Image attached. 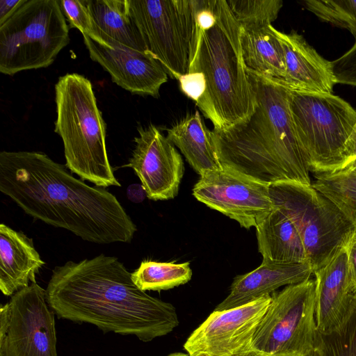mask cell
Instances as JSON below:
<instances>
[{
  "instance_id": "21",
  "label": "cell",
  "mask_w": 356,
  "mask_h": 356,
  "mask_svg": "<svg viewBox=\"0 0 356 356\" xmlns=\"http://www.w3.org/2000/svg\"><path fill=\"white\" fill-rule=\"evenodd\" d=\"M258 250L263 260L277 263L309 262L296 227L279 208H274L257 225Z\"/></svg>"
},
{
  "instance_id": "17",
  "label": "cell",
  "mask_w": 356,
  "mask_h": 356,
  "mask_svg": "<svg viewBox=\"0 0 356 356\" xmlns=\"http://www.w3.org/2000/svg\"><path fill=\"white\" fill-rule=\"evenodd\" d=\"M348 246L343 248L323 267L315 270L314 317L316 329L332 330L341 321L354 289Z\"/></svg>"
},
{
  "instance_id": "10",
  "label": "cell",
  "mask_w": 356,
  "mask_h": 356,
  "mask_svg": "<svg viewBox=\"0 0 356 356\" xmlns=\"http://www.w3.org/2000/svg\"><path fill=\"white\" fill-rule=\"evenodd\" d=\"M314 279L273 293L252 341V349L269 356H307L316 330Z\"/></svg>"
},
{
  "instance_id": "26",
  "label": "cell",
  "mask_w": 356,
  "mask_h": 356,
  "mask_svg": "<svg viewBox=\"0 0 356 356\" xmlns=\"http://www.w3.org/2000/svg\"><path fill=\"white\" fill-rule=\"evenodd\" d=\"M314 177L312 186L335 203L356 226V174L345 168Z\"/></svg>"
},
{
  "instance_id": "9",
  "label": "cell",
  "mask_w": 356,
  "mask_h": 356,
  "mask_svg": "<svg viewBox=\"0 0 356 356\" xmlns=\"http://www.w3.org/2000/svg\"><path fill=\"white\" fill-rule=\"evenodd\" d=\"M146 52L172 78L188 73L198 38L197 0H127Z\"/></svg>"
},
{
  "instance_id": "1",
  "label": "cell",
  "mask_w": 356,
  "mask_h": 356,
  "mask_svg": "<svg viewBox=\"0 0 356 356\" xmlns=\"http://www.w3.org/2000/svg\"><path fill=\"white\" fill-rule=\"evenodd\" d=\"M0 191L26 214L82 240L130 243L137 227L117 197L40 152L2 151Z\"/></svg>"
},
{
  "instance_id": "37",
  "label": "cell",
  "mask_w": 356,
  "mask_h": 356,
  "mask_svg": "<svg viewBox=\"0 0 356 356\" xmlns=\"http://www.w3.org/2000/svg\"><path fill=\"white\" fill-rule=\"evenodd\" d=\"M346 168L349 169L353 173L356 174V159Z\"/></svg>"
},
{
  "instance_id": "36",
  "label": "cell",
  "mask_w": 356,
  "mask_h": 356,
  "mask_svg": "<svg viewBox=\"0 0 356 356\" xmlns=\"http://www.w3.org/2000/svg\"><path fill=\"white\" fill-rule=\"evenodd\" d=\"M235 356H269V355L264 354V353L258 352V351H256L254 350H251L248 352L244 353L241 355H235Z\"/></svg>"
},
{
  "instance_id": "24",
  "label": "cell",
  "mask_w": 356,
  "mask_h": 356,
  "mask_svg": "<svg viewBox=\"0 0 356 356\" xmlns=\"http://www.w3.org/2000/svg\"><path fill=\"white\" fill-rule=\"evenodd\" d=\"M307 356H356V287L338 325L326 332L316 330L314 347Z\"/></svg>"
},
{
  "instance_id": "28",
  "label": "cell",
  "mask_w": 356,
  "mask_h": 356,
  "mask_svg": "<svg viewBox=\"0 0 356 356\" xmlns=\"http://www.w3.org/2000/svg\"><path fill=\"white\" fill-rule=\"evenodd\" d=\"M236 20L241 26L270 25L282 7V0H226Z\"/></svg>"
},
{
  "instance_id": "23",
  "label": "cell",
  "mask_w": 356,
  "mask_h": 356,
  "mask_svg": "<svg viewBox=\"0 0 356 356\" xmlns=\"http://www.w3.org/2000/svg\"><path fill=\"white\" fill-rule=\"evenodd\" d=\"M277 31L272 24L241 26V45L248 70L267 77L283 80L286 73L284 56Z\"/></svg>"
},
{
  "instance_id": "14",
  "label": "cell",
  "mask_w": 356,
  "mask_h": 356,
  "mask_svg": "<svg viewBox=\"0 0 356 356\" xmlns=\"http://www.w3.org/2000/svg\"><path fill=\"white\" fill-rule=\"evenodd\" d=\"M138 132L135 148L126 166L134 170L149 199H173L184 172L181 154L155 125L138 127Z\"/></svg>"
},
{
  "instance_id": "25",
  "label": "cell",
  "mask_w": 356,
  "mask_h": 356,
  "mask_svg": "<svg viewBox=\"0 0 356 356\" xmlns=\"http://www.w3.org/2000/svg\"><path fill=\"white\" fill-rule=\"evenodd\" d=\"M192 277L188 262H158L143 261L131 273L135 284L141 290L161 291L187 283Z\"/></svg>"
},
{
  "instance_id": "33",
  "label": "cell",
  "mask_w": 356,
  "mask_h": 356,
  "mask_svg": "<svg viewBox=\"0 0 356 356\" xmlns=\"http://www.w3.org/2000/svg\"><path fill=\"white\" fill-rule=\"evenodd\" d=\"M348 260L354 288L356 287V230L347 247Z\"/></svg>"
},
{
  "instance_id": "38",
  "label": "cell",
  "mask_w": 356,
  "mask_h": 356,
  "mask_svg": "<svg viewBox=\"0 0 356 356\" xmlns=\"http://www.w3.org/2000/svg\"><path fill=\"white\" fill-rule=\"evenodd\" d=\"M168 356H189V355L182 353H175L170 354Z\"/></svg>"
},
{
  "instance_id": "32",
  "label": "cell",
  "mask_w": 356,
  "mask_h": 356,
  "mask_svg": "<svg viewBox=\"0 0 356 356\" xmlns=\"http://www.w3.org/2000/svg\"><path fill=\"white\" fill-rule=\"evenodd\" d=\"M26 1L27 0H0V25L13 16Z\"/></svg>"
},
{
  "instance_id": "3",
  "label": "cell",
  "mask_w": 356,
  "mask_h": 356,
  "mask_svg": "<svg viewBox=\"0 0 356 356\" xmlns=\"http://www.w3.org/2000/svg\"><path fill=\"white\" fill-rule=\"evenodd\" d=\"M247 71L255 92L254 111L225 131H212L221 166L269 185H312L290 111L289 87L283 80Z\"/></svg>"
},
{
  "instance_id": "7",
  "label": "cell",
  "mask_w": 356,
  "mask_h": 356,
  "mask_svg": "<svg viewBox=\"0 0 356 356\" xmlns=\"http://www.w3.org/2000/svg\"><path fill=\"white\" fill-rule=\"evenodd\" d=\"M275 207L291 220L300 235L314 272L348 245L355 224L312 184L283 181L269 185Z\"/></svg>"
},
{
  "instance_id": "6",
  "label": "cell",
  "mask_w": 356,
  "mask_h": 356,
  "mask_svg": "<svg viewBox=\"0 0 356 356\" xmlns=\"http://www.w3.org/2000/svg\"><path fill=\"white\" fill-rule=\"evenodd\" d=\"M289 104L309 172L334 173L356 159V110L348 102L332 93L289 88Z\"/></svg>"
},
{
  "instance_id": "29",
  "label": "cell",
  "mask_w": 356,
  "mask_h": 356,
  "mask_svg": "<svg viewBox=\"0 0 356 356\" xmlns=\"http://www.w3.org/2000/svg\"><path fill=\"white\" fill-rule=\"evenodd\" d=\"M70 25L79 29L82 35L91 36L92 25L86 0L58 1Z\"/></svg>"
},
{
  "instance_id": "22",
  "label": "cell",
  "mask_w": 356,
  "mask_h": 356,
  "mask_svg": "<svg viewBox=\"0 0 356 356\" xmlns=\"http://www.w3.org/2000/svg\"><path fill=\"white\" fill-rule=\"evenodd\" d=\"M167 138L178 147L199 175L220 168L212 131L198 111L189 114L167 129Z\"/></svg>"
},
{
  "instance_id": "15",
  "label": "cell",
  "mask_w": 356,
  "mask_h": 356,
  "mask_svg": "<svg viewBox=\"0 0 356 356\" xmlns=\"http://www.w3.org/2000/svg\"><path fill=\"white\" fill-rule=\"evenodd\" d=\"M83 37L90 58L108 72L114 83L133 94L159 97L168 74L150 54Z\"/></svg>"
},
{
  "instance_id": "13",
  "label": "cell",
  "mask_w": 356,
  "mask_h": 356,
  "mask_svg": "<svg viewBox=\"0 0 356 356\" xmlns=\"http://www.w3.org/2000/svg\"><path fill=\"white\" fill-rule=\"evenodd\" d=\"M5 337L9 356H58L54 312L46 290L36 282L15 293L8 302Z\"/></svg>"
},
{
  "instance_id": "8",
  "label": "cell",
  "mask_w": 356,
  "mask_h": 356,
  "mask_svg": "<svg viewBox=\"0 0 356 356\" xmlns=\"http://www.w3.org/2000/svg\"><path fill=\"white\" fill-rule=\"evenodd\" d=\"M70 42L69 28L56 0H27L0 25V72L47 67Z\"/></svg>"
},
{
  "instance_id": "12",
  "label": "cell",
  "mask_w": 356,
  "mask_h": 356,
  "mask_svg": "<svg viewBox=\"0 0 356 356\" xmlns=\"http://www.w3.org/2000/svg\"><path fill=\"white\" fill-rule=\"evenodd\" d=\"M271 301L268 295L243 305L214 311L184 345L189 356H235L252 349L257 327Z\"/></svg>"
},
{
  "instance_id": "30",
  "label": "cell",
  "mask_w": 356,
  "mask_h": 356,
  "mask_svg": "<svg viewBox=\"0 0 356 356\" xmlns=\"http://www.w3.org/2000/svg\"><path fill=\"white\" fill-rule=\"evenodd\" d=\"M331 63L337 83L356 87V41L350 49Z\"/></svg>"
},
{
  "instance_id": "4",
  "label": "cell",
  "mask_w": 356,
  "mask_h": 356,
  "mask_svg": "<svg viewBox=\"0 0 356 356\" xmlns=\"http://www.w3.org/2000/svg\"><path fill=\"white\" fill-rule=\"evenodd\" d=\"M198 38L188 72H200L205 91L195 103L215 131H225L254 111L255 92L243 61L241 25L226 0H197Z\"/></svg>"
},
{
  "instance_id": "20",
  "label": "cell",
  "mask_w": 356,
  "mask_h": 356,
  "mask_svg": "<svg viewBox=\"0 0 356 356\" xmlns=\"http://www.w3.org/2000/svg\"><path fill=\"white\" fill-rule=\"evenodd\" d=\"M90 13L91 38L111 47L146 52L132 20L127 0H86Z\"/></svg>"
},
{
  "instance_id": "31",
  "label": "cell",
  "mask_w": 356,
  "mask_h": 356,
  "mask_svg": "<svg viewBox=\"0 0 356 356\" xmlns=\"http://www.w3.org/2000/svg\"><path fill=\"white\" fill-rule=\"evenodd\" d=\"M178 81L181 90L197 103L205 91V81L200 72H188L181 76Z\"/></svg>"
},
{
  "instance_id": "35",
  "label": "cell",
  "mask_w": 356,
  "mask_h": 356,
  "mask_svg": "<svg viewBox=\"0 0 356 356\" xmlns=\"http://www.w3.org/2000/svg\"><path fill=\"white\" fill-rule=\"evenodd\" d=\"M0 356H9L5 337L3 335H0Z\"/></svg>"
},
{
  "instance_id": "2",
  "label": "cell",
  "mask_w": 356,
  "mask_h": 356,
  "mask_svg": "<svg viewBox=\"0 0 356 356\" xmlns=\"http://www.w3.org/2000/svg\"><path fill=\"white\" fill-rule=\"evenodd\" d=\"M46 298L62 318L149 341L179 325L175 308L148 295L115 257L101 254L56 266Z\"/></svg>"
},
{
  "instance_id": "18",
  "label": "cell",
  "mask_w": 356,
  "mask_h": 356,
  "mask_svg": "<svg viewBox=\"0 0 356 356\" xmlns=\"http://www.w3.org/2000/svg\"><path fill=\"white\" fill-rule=\"evenodd\" d=\"M314 270L309 262L277 263L263 260L258 268L234 279L229 293L214 311L243 305L270 295L281 286L309 280Z\"/></svg>"
},
{
  "instance_id": "19",
  "label": "cell",
  "mask_w": 356,
  "mask_h": 356,
  "mask_svg": "<svg viewBox=\"0 0 356 356\" xmlns=\"http://www.w3.org/2000/svg\"><path fill=\"white\" fill-rule=\"evenodd\" d=\"M44 264L31 238L0 225V289L3 295L13 296L30 282L35 283Z\"/></svg>"
},
{
  "instance_id": "16",
  "label": "cell",
  "mask_w": 356,
  "mask_h": 356,
  "mask_svg": "<svg viewBox=\"0 0 356 356\" xmlns=\"http://www.w3.org/2000/svg\"><path fill=\"white\" fill-rule=\"evenodd\" d=\"M286 67L283 81L293 90L332 93L337 84L331 61L322 57L302 35L295 31H277Z\"/></svg>"
},
{
  "instance_id": "5",
  "label": "cell",
  "mask_w": 356,
  "mask_h": 356,
  "mask_svg": "<svg viewBox=\"0 0 356 356\" xmlns=\"http://www.w3.org/2000/svg\"><path fill=\"white\" fill-rule=\"evenodd\" d=\"M55 94L54 131L63 140L66 167L96 186H121L108 160L106 124L90 80L66 74L58 78Z\"/></svg>"
},
{
  "instance_id": "34",
  "label": "cell",
  "mask_w": 356,
  "mask_h": 356,
  "mask_svg": "<svg viewBox=\"0 0 356 356\" xmlns=\"http://www.w3.org/2000/svg\"><path fill=\"white\" fill-rule=\"evenodd\" d=\"M127 195L130 201L134 203H140L145 199L146 193L142 185L135 184L127 188Z\"/></svg>"
},
{
  "instance_id": "27",
  "label": "cell",
  "mask_w": 356,
  "mask_h": 356,
  "mask_svg": "<svg viewBox=\"0 0 356 356\" xmlns=\"http://www.w3.org/2000/svg\"><path fill=\"white\" fill-rule=\"evenodd\" d=\"M300 3L321 21L348 30L356 41V0H305Z\"/></svg>"
},
{
  "instance_id": "11",
  "label": "cell",
  "mask_w": 356,
  "mask_h": 356,
  "mask_svg": "<svg viewBox=\"0 0 356 356\" xmlns=\"http://www.w3.org/2000/svg\"><path fill=\"white\" fill-rule=\"evenodd\" d=\"M193 195L248 229L274 208L269 184L223 167L200 175Z\"/></svg>"
}]
</instances>
